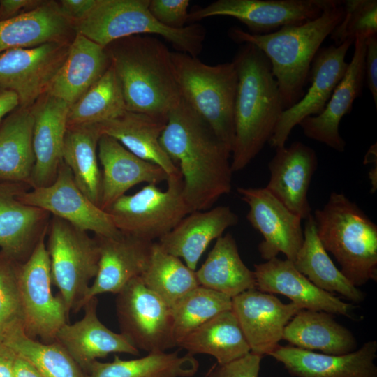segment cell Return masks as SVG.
<instances>
[{
	"instance_id": "e0dca14e",
	"label": "cell",
	"mask_w": 377,
	"mask_h": 377,
	"mask_svg": "<svg viewBox=\"0 0 377 377\" xmlns=\"http://www.w3.org/2000/svg\"><path fill=\"white\" fill-rule=\"evenodd\" d=\"M31 188L26 183L0 182V252L24 263L47 235L50 214L18 199Z\"/></svg>"
},
{
	"instance_id": "7402d4cb",
	"label": "cell",
	"mask_w": 377,
	"mask_h": 377,
	"mask_svg": "<svg viewBox=\"0 0 377 377\" xmlns=\"http://www.w3.org/2000/svg\"><path fill=\"white\" fill-rule=\"evenodd\" d=\"M95 237L100 253L98 272L80 309L92 297L105 293L117 294L131 279L140 276L153 243L122 233L113 237Z\"/></svg>"
},
{
	"instance_id": "277c9868",
	"label": "cell",
	"mask_w": 377,
	"mask_h": 377,
	"mask_svg": "<svg viewBox=\"0 0 377 377\" xmlns=\"http://www.w3.org/2000/svg\"><path fill=\"white\" fill-rule=\"evenodd\" d=\"M343 16V1L332 0L318 17L303 24L284 27L265 35L233 27L228 36L234 42L252 44L265 54L286 110L304 96L312 61Z\"/></svg>"
},
{
	"instance_id": "5b68a950",
	"label": "cell",
	"mask_w": 377,
	"mask_h": 377,
	"mask_svg": "<svg viewBox=\"0 0 377 377\" xmlns=\"http://www.w3.org/2000/svg\"><path fill=\"white\" fill-rule=\"evenodd\" d=\"M318 237L355 287L377 279V226L342 193L332 192L315 210Z\"/></svg>"
},
{
	"instance_id": "816d5d0a",
	"label": "cell",
	"mask_w": 377,
	"mask_h": 377,
	"mask_svg": "<svg viewBox=\"0 0 377 377\" xmlns=\"http://www.w3.org/2000/svg\"><path fill=\"white\" fill-rule=\"evenodd\" d=\"M16 377H43L25 358L17 354L15 361Z\"/></svg>"
},
{
	"instance_id": "60d3db41",
	"label": "cell",
	"mask_w": 377,
	"mask_h": 377,
	"mask_svg": "<svg viewBox=\"0 0 377 377\" xmlns=\"http://www.w3.org/2000/svg\"><path fill=\"white\" fill-rule=\"evenodd\" d=\"M231 309L232 298L212 289L198 286L187 293L171 307L176 346L213 317Z\"/></svg>"
},
{
	"instance_id": "3957f363",
	"label": "cell",
	"mask_w": 377,
	"mask_h": 377,
	"mask_svg": "<svg viewBox=\"0 0 377 377\" xmlns=\"http://www.w3.org/2000/svg\"><path fill=\"white\" fill-rule=\"evenodd\" d=\"M128 112L168 118L182 99L171 52L158 38L136 35L105 47Z\"/></svg>"
},
{
	"instance_id": "484cf974",
	"label": "cell",
	"mask_w": 377,
	"mask_h": 377,
	"mask_svg": "<svg viewBox=\"0 0 377 377\" xmlns=\"http://www.w3.org/2000/svg\"><path fill=\"white\" fill-rule=\"evenodd\" d=\"M98 158L102 166L99 207L104 211L137 184H157L168 179L161 167L136 156L106 135L99 138Z\"/></svg>"
},
{
	"instance_id": "6da1fadb",
	"label": "cell",
	"mask_w": 377,
	"mask_h": 377,
	"mask_svg": "<svg viewBox=\"0 0 377 377\" xmlns=\"http://www.w3.org/2000/svg\"><path fill=\"white\" fill-rule=\"evenodd\" d=\"M160 143L180 172L190 213L207 210L230 193L231 151L182 97L168 114Z\"/></svg>"
},
{
	"instance_id": "603a6c76",
	"label": "cell",
	"mask_w": 377,
	"mask_h": 377,
	"mask_svg": "<svg viewBox=\"0 0 377 377\" xmlns=\"http://www.w3.org/2000/svg\"><path fill=\"white\" fill-rule=\"evenodd\" d=\"M377 341L366 342L344 355L318 353L293 346L279 345L268 355L296 377H377Z\"/></svg>"
},
{
	"instance_id": "7dc6e473",
	"label": "cell",
	"mask_w": 377,
	"mask_h": 377,
	"mask_svg": "<svg viewBox=\"0 0 377 377\" xmlns=\"http://www.w3.org/2000/svg\"><path fill=\"white\" fill-rule=\"evenodd\" d=\"M98 0H61L59 7L61 14L75 24L86 19L93 10Z\"/></svg>"
},
{
	"instance_id": "ab89813d",
	"label": "cell",
	"mask_w": 377,
	"mask_h": 377,
	"mask_svg": "<svg viewBox=\"0 0 377 377\" xmlns=\"http://www.w3.org/2000/svg\"><path fill=\"white\" fill-rule=\"evenodd\" d=\"M144 284L170 307L199 285L195 271L180 258L153 242L148 264L140 276Z\"/></svg>"
},
{
	"instance_id": "d4e9b609",
	"label": "cell",
	"mask_w": 377,
	"mask_h": 377,
	"mask_svg": "<svg viewBox=\"0 0 377 377\" xmlns=\"http://www.w3.org/2000/svg\"><path fill=\"white\" fill-rule=\"evenodd\" d=\"M97 305L96 297L89 300L82 308V318L73 324L64 325L55 339L83 372L94 361L110 353L140 354L126 336L112 332L101 322L97 316Z\"/></svg>"
},
{
	"instance_id": "8992f818",
	"label": "cell",
	"mask_w": 377,
	"mask_h": 377,
	"mask_svg": "<svg viewBox=\"0 0 377 377\" xmlns=\"http://www.w3.org/2000/svg\"><path fill=\"white\" fill-rule=\"evenodd\" d=\"M171 56L182 97L232 153L238 82L233 62L209 65L177 51Z\"/></svg>"
},
{
	"instance_id": "d6a6232c",
	"label": "cell",
	"mask_w": 377,
	"mask_h": 377,
	"mask_svg": "<svg viewBox=\"0 0 377 377\" xmlns=\"http://www.w3.org/2000/svg\"><path fill=\"white\" fill-rule=\"evenodd\" d=\"M195 273L200 286L231 298L256 288L254 272L242 261L236 241L230 233L216 239L207 259Z\"/></svg>"
},
{
	"instance_id": "f907efd6",
	"label": "cell",
	"mask_w": 377,
	"mask_h": 377,
	"mask_svg": "<svg viewBox=\"0 0 377 377\" xmlns=\"http://www.w3.org/2000/svg\"><path fill=\"white\" fill-rule=\"evenodd\" d=\"M18 107V98L14 92L0 91V125L5 117Z\"/></svg>"
},
{
	"instance_id": "1f68e13d",
	"label": "cell",
	"mask_w": 377,
	"mask_h": 377,
	"mask_svg": "<svg viewBox=\"0 0 377 377\" xmlns=\"http://www.w3.org/2000/svg\"><path fill=\"white\" fill-rule=\"evenodd\" d=\"M33 126L31 108L18 107L3 120L0 125V182L31 186L35 163Z\"/></svg>"
},
{
	"instance_id": "8fae6325",
	"label": "cell",
	"mask_w": 377,
	"mask_h": 377,
	"mask_svg": "<svg viewBox=\"0 0 377 377\" xmlns=\"http://www.w3.org/2000/svg\"><path fill=\"white\" fill-rule=\"evenodd\" d=\"M117 295L121 333L136 348L149 353L176 346L171 307L149 289L140 276L131 279Z\"/></svg>"
},
{
	"instance_id": "30bf717a",
	"label": "cell",
	"mask_w": 377,
	"mask_h": 377,
	"mask_svg": "<svg viewBox=\"0 0 377 377\" xmlns=\"http://www.w3.org/2000/svg\"><path fill=\"white\" fill-rule=\"evenodd\" d=\"M45 237L39 240L26 261L18 263L17 279L24 332L31 338L39 337L43 342L51 343L67 323L69 314L61 296H54L52 293Z\"/></svg>"
},
{
	"instance_id": "f35d334b",
	"label": "cell",
	"mask_w": 377,
	"mask_h": 377,
	"mask_svg": "<svg viewBox=\"0 0 377 377\" xmlns=\"http://www.w3.org/2000/svg\"><path fill=\"white\" fill-rule=\"evenodd\" d=\"M0 341L29 361L43 377H85L59 343H45L31 338L24 332L22 323L6 329Z\"/></svg>"
},
{
	"instance_id": "f546056e",
	"label": "cell",
	"mask_w": 377,
	"mask_h": 377,
	"mask_svg": "<svg viewBox=\"0 0 377 377\" xmlns=\"http://www.w3.org/2000/svg\"><path fill=\"white\" fill-rule=\"evenodd\" d=\"M71 24L61 14L58 3L43 1L29 11L0 21V54L11 49L64 41Z\"/></svg>"
},
{
	"instance_id": "52a82bcc",
	"label": "cell",
	"mask_w": 377,
	"mask_h": 377,
	"mask_svg": "<svg viewBox=\"0 0 377 377\" xmlns=\"http://www.w3.org/2000/svg\"><path fill=\"white\" fill-rule=\"evenodd\" d=\"M150 0H98L91 13L75 25L80 34L105 47L117 40L136 35H157L170 43L177 52L198 57L206 36L199 23L182 29L168 28L149 10Z\"/></svg>"
},
{
	"instance_id": "5bb4252c",
	"label": "cell",
	"mask_w": 377,
	"mask_h": 377,
	"mask_svg": "<svg viewBox=\"0 0 377 377\" xmlns=\"http://www.w3.org/2000/svg\"><path fill=\"white\" fill-rule=\"evenodd\" d=\"M24 204L42 209L95 235L113 237L120 232L110 216L93 203L78 188L69 168L61 163L54 181L32 188L18 196Z\"/></svg>"
},
{
	"instance_id": "74e56055",
	"label": "cell",
	"mask_w": 377,
	"mask_h": 377,
	"mask_svg": "<svg viewBox=\"0 0 377 377\" xmlns=\"http://www.w3.org/2000/svg\"><path fill=\"white\" fill-rule=\"evenodd\" d=\"M126 112L122 89L110 64L101 77L70 105L67 127L100 124Z\"/></svg>"
},
{
	"instance_id": "cb8c5ba5",
	"label": "cell",
	"mask_w": 377,
	"mask_h": 377,
	"mask_svg": "<svg viewBox=\"0 0 377 377\" xmlns=\"http://www.w3.org/2000/svg\"><path fill=\"white\" fill-rule=\"evenodd\" d=\"M256 288L288 297L302 309L349 316L351 305L311 283L293 261L277 257L254 265Z\"/></svg>"
},
{
	"instance_id": "836d02e7",
	"label": "cell",
	"mask_w": 377,
	"mask_h": 377,
	"mask_svg": "<svg viewBox=\"0 0 377 377\" xmlns=\"http://www.w3.org/2000/svg\"><path fill=\"white\" fill-rule=\"evenodd\" d=\"M305 220L303 244L293 262L295 268L318 288L337 293L355 303L362 302L364 293L335 266L323 246L313 214Z\"/></svg>"
},
{
	"instance_id": "4fadbf2b",
	"label": "cell",
	"mask_w": 377,
	"mask_h": 377,
	"mask_svg": "<svg viewBox=\"0 0 377 377\" xmlns=\"http://www.w3.org/2000/svg\"><path fill=\"white\" fill-rule=\"evenodd\" d=\"M70 44L47 43L0 54V91L14 92L19 107L31 108L46 91L63 64Z\"/></svg>"
},
{
	"instance_id": "44dd1931",
	"label": "cell",
	"mask_w": 377,
	"mask_h": 377,
	"mask_svg": "<svg viewBox=\"0 0 377 377\" xmlns=\"http://www.w3.org/2000/svg\"><path fill=\"white\" fill-rule=\"evenodd\" d=\"M70 104L44 94L31 108L34 116L32 146L35 163L31 188L44 187L55 179L62 162V149Z\"/></svg>"
},
{
	"instance_id": "ba28073f",
	"label": "cell",
	"mask_w": 377,
	"mask_h": 377,
	"mask_svg": "<svg viewBox=\"0 0 377 377\" xmlns=\"http://www.w3.org/2000/svg\"><path fill=\"white\" fill-rule=\"evenodd\" d=\"M47 235L52 283L59 290L68 314L77 313L98 272V242L54 216L50 219Z\"/></svg>"
},
{
	"instance_id": "7bdbcfd3",
	"label": "cell",
	"mask_w": 377,
	"mask_h": 377,
	"mask_svg": "<svg viewBox=\"0 0 377 377\" xmlns=\"http://www.w3.org/2000/svg\"><path fill=\"white\" fill-rule=\"evenodd\" d=\"M18 263L0 252V337L13 325L22 324Z\"/></svg>"
},
{
	"instance_id": "4dcf8cb0",
	"label": "cell",
	"mask_w": 377,
	"mask_h": 377,
	"mask_svg": "<svg viewBox=\"0 0 377 377\" xmlns=\"http://www.w3.org/2000/svg\"><path fill=\"white\" fill-rule=\"evenodd\" d=\"M282 340L299 348L330 355L348 354L357 348L352 332L335 321L331 313L308 309L300 310L288 323Z\"/></svg>"
},
{
	"instance_id": "4316f807",
	"label": "cell",
	"mask_w": 377,
	"mask_h": 377,
	"mask_svg": "<svg viewBox=\"0 0 377 377\" xmlns=\"http://www.w3.org/2000/svg\"><path fill=\"white\" fill-rule=\"evenodd\" d=\"M237 215L229 206H217L186 215L172 230L157 242L167 253L182 258L195 271L197 265L210 242L237 224Z\"/></svg>"
},
{
	"instance_id": "2e32d148",
	"label": "cell",
	"mask_w": 377,
	"mask_h": 377,
	"mask_svg": "<svg viewBox=\"0 0 377 377\" xmlns=\"http://www.w3.org/2000/svg\"><path fill=\"white\" fill-rule=\"evenodd\" d=\"M353 43L354 40L349 39L339 46L333 44L320 48L310 68L311 85L298 102L282 112L268 142L272 147H284L295 126L305 118L319 115L323 111L346 71L348 63L346 56Z\"/></svg>"
},
{
	"instance_id": "e575fe53",
	"label": "cell",
	"mask_w": 377,
	"mask_h": 377,
	"mask_svg": "<svg viewBox=\"0 0 377 377\" xmlns=\"http://www.w3.org/2000/svg\"><path fill=\"white\" fill-rule=\"evenodd\" d=\"M192 355L208 354L223 364L251 352L237 318L232 310L223 311L187 336L179 345Z\"/></svg>"
},
{
	"instance_id": "8d00e7d4",
	"label": "cell",
	"mask_w": 377,
	"mask_h": 377,
	"mask_svg": "<svg viewBox=\"0 0 377 377\" xmlns=\"http://www.w3.org/2000/svg\"><path fill=\"white\" fill-rule=\"evenodd\" d=\"M199 367L193 355L154 352L130 360L115 356L112 362L94 361L84 372L85 377H191Z\"/></svg>"
},
{
	"instance_id": "9c48e42d",
	"label": "cell",
	"mask_w": 377,
	"mask_h": 377,
	"mask_svg": "<svg viewBox=\"0 0 377 377\" xmlns=\"http://www.w3.org/2000/svg\"><path fill=\"white\" fill-rule=\"evenodd\" d=\"M166 182L165 191L148 184L133 195H122L105 210L120 232L154 242L190 213L182 195V176Z\"/></svg>"
},
{
	"instance_id": "9a60e30c",
	"label": "cell",
	"mask_w": 377,
	"mask_h": 377,
	"mask_svg": "<svg viewBox=\"0 0 377 377\" xmlns=\"http://www.w3.org/2000/svg\"><path fill=\"white\" fill-rule=\"evenodd\" d=\"M237 191L249 207L247 220L263 237L258 246L261 258L268 260L283 253L293 262L304 241L302 219L265 187H238Z\"/></svg>"
},
{
	"instance_id": "f6af8a7d",
	"label": "cell",
	"mask_w": 377,
	"mask_h": 377,
	"mask_svg": "<svg viewBox=\"0 0 377 377\" xmlns=\"http://www.w3.org/2000/svg\"><path fill=\"white\" fill-rule=\"evenodd\" d=\"M263 356L252 352L227 364H215L208 377H258Z\"/></svg>"
},
{
	"instance_id": "ee69618b",
	"label": "cell",
	"mask_w": 377,
	"mask_h": 377,
	"mask_svg": "<svg viewBox=\"0 0 377 377\" xmlns=\"http://www.w3.org/2000/svg\"><path fill=\"white\" fill-rule=\"evenodd\" d=\"M188 0H150L149 10L163 25L171 29H182L188 19Z\"/></svg>"
},
{
	"instance_id": "681fc988",
	"label": "cell",
	"mask_w": 377,
	"mask_h": 377,
	"mask_svg": "<svg viewBox=\"0 0 377 377\" xmlns=\"http://www.w3.org/2000/svg\"><path fill=\"white\" fill-rule=\"evenodd\" d=\"M17 353L0 341V377H16L15 361Z\"/></svg>"
},
{
	"instance_id": "d6986e66",
	"label": "cell",
	"mask_w": 377,
	"mask_h": 377,
	"mask_svg": "<svg viewBox=\"0 0 377 377\" xmlns=\"http://www.w3.org/2000/svg\"><path fill=\"white\" fill-rule=\"evenodd\" d=\"M366 38L362 36L355 38L352 59L323 111L319 115L305 118L299 124L308 138L325 144L339 152L344 151L346 145L339 133V124L352 110L364 82Z\"/></svg>"
},
{
	"instance_id": "bcb514c9",
	"label": "cell",
	"mask_w": 377,
	"mask_h": 377,
	"mask_svg": "<svg viewBox=\"0 0 377 377\" xmlns=\"http://www.w3.org/2000/svg\"><path fill=\"white\" fill-rule=\"evenodd\" d=\"M364 81L377 107V34L366 38Z\"/></svg>"
},
{
	"instance_id": "f1b7e54d",
	"label": "cell",
	"mask_w": 377,
	"mask_h": 377,
	"mask_svg": "<svg viewBox=\"0 0 377 377\" xmlns=\"http://www.w3.org/2000/svg\"><path fill=\"white\" fill-rule=\"evenodd\" d=\"M167 119L127 111L117 119L96 126L101 135L112 137L136 156L158 165L168 178L181 174L160 143Z\"/></svg>"
},
{
	"instance_id": "ffe728a7",
	"label": "cell",
	"mask_w": 377,
	"mask_h": 377,
	"mask_svg": "<svg viewBox=\"0 0 377 377\" xmlns=\"http://www.w3.org/2000/svg\"><path fill=\"white\" fill-rule=\"evenodd\" d=\"M318 163L313 149L295 141L276 149L268 164L270 178L265 188L302 219L312 215L308 191Z\"/></svg>"
},
{
	"instance_id": "83f0119b",
	"label": "cell",
	"mask_w": 377,
	"mask_h": 377,
	"mask_svg": "<svg viewBox=\"0 0 377 377\" xmlns=\"http://www.w3.org/2000/svg\"><path fill=\"white\" fill-rule=\"evenodd\" d=\"M110 64L105 47L76 34L46 94L71 105L101 77Z\"/></svg>"
},
{
	"instance_id": "b9f144b4",
	"label": "cell",
	"mask_w": 377,
	"mask_h": 377,
	"mask_svg": "<svg viewBox=\"0 0 377 377\" xmlns=\"http://www.w3.org/2000/svg\"><path fill=\"white\" fill-rule=\"evenodd\" d=\"M344 16L330 35L339 46L358 36L368 37L377 34V1H343Z\"/></svg>"
},
{
	"instance_id": "7c38bea8",
	"label": "cell",
	"mask_w": 377,
	"mask_h": 377,
	"mask_svg": "<svg viewBox=\"0 0 377 377\" xmlns=\"http://www.w3.org/2000/svg\"><path fill=\"white\" fill-rule=\"evenodd\" d=\"M332 0H217L192 9L188 22L214 16L232 17L254 35L273 33L318 17Z\"/></svg>"
},
{
	"instance_id": "7a4b0ae2",
	"label": "cell",
	"mask_w": 377,
	"mask_h": 377,
	"mask_svg": "<svg viewBox=\"0 0 377 377\" xmlns=\"http://www.w3.org/2000/svg\"><path fill=\"white\" fill-rule=\"evenodd\" d=\"M237 73L232 172L246 168L273 135L284 110L276 80L265 54L242 44L232 61Z\"/></svg>"
},
{
	"instance_id": "ac0fdd59",
	"label": "cell",
	"mask_w": 377,
	"mask_h": 377,
	"mask_svg": "<svg viewBox=\"0 0 377 377\" xmlns=\"http://www.w3.org/2000/svg\"><path fill=\"white\" fill-rule=\"evenodd\" d=\"M231 310L251 352L263 357L279 346L284 327L302 309L293 302L284 304L272 294L253 288L232 297Z\"/></svg>"
},
{
	"instance_id": "c3c4849f",
	"label": "cell",
	"mask_w": 377,
	"mask_h": 377,
	"mask_svg": "<svg viewBox=\"0 0 377 377\" xmlns=\"http://www.w3.org/2000/svg\"><path fill=\"white\" fill-rule=\"evenodd\" d=\"M38 0H1L0 21L15 17L29 11L43 3Z\"/></svg>"
},
{
	"instance_id": "d590c367",
	"label": "cell",
	"mask_w": 377,
	"mask_h": 377,
	"mask_svg": "<svg viewBox=\"0 0 377 377\" xmlns=\"http://www.w3.org/2000/svg\"><path fill=\"white\" fill-rule=\"evenodd\" d=\"M101 135L96 125L67 127L62 149V161L71 170L75 184L98 207L101 171L98 143Z\"/></svg>"
}]
</instances>
